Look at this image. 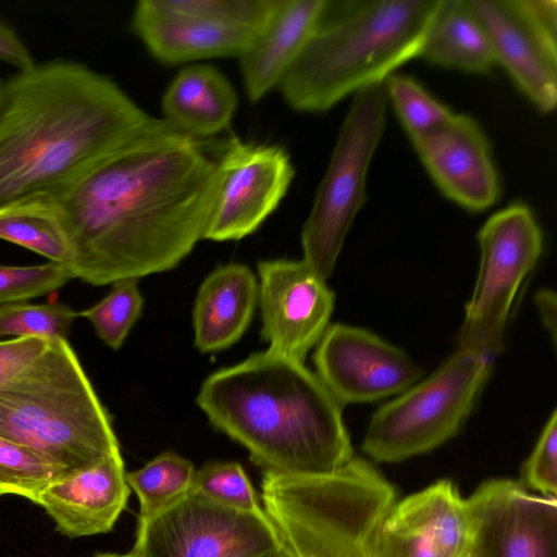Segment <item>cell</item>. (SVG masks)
I'll use <instances>...</instances> for the list:
<instances>
[{"label": "cell", "instance_id": "12", "mask_svg": "<svg viewBox=\"0 0 557 557\" xmlns=\"http://www.w3.org/2000/svg\"><path fill=\"white\" fill-rule=\"evenodd\" d=\"M315 374L344 407L396 396L423 376L401 348L361 327L330 324L315 346Z\"/></svg>", "mask_w": 557, "mask_h": 557}, {"label": "cell", "instance_id": "10", "mask_svg": "<svg viewBox=\"0 0 557 557\" xmlns=\"http://www.w3.org/2000/svg\"><path fill=\"white\" fill-rule=\"evenodd\" d=\"M283 542L263 510H238L190 488L138 522L136 557H260Z\"/></svg>", "mask_w": 557, "mask_h": 557}, {"label": "cell", "instance_id": "19", "mask_svg": "<svg viewBox=\"0 0 557 557\" xmlns=\"http://www.w3.org/2000/svg\"><path fill=\"white\" fill-rule=\"evenodd\" d=\"M132 28L151 55L166 64L221 57L239 58L257 36L246 29L161 11L148 0L136 3Z\"/></svg>", "mask_w": 557, "mask_h": 557}, {"label": "cell", "instance_id": "32", "mask_svg": "<svg viewBox=\"0 0 557 557\" xmlns=\"http://www.w3.org/2000/svg\"><path fill=\"white\" fill-rule=\"evenodd\" d=\"M70 280L72 275L69 268L54 262L36 265L0 263V305L51 294Z\"/></svg>", "mask_w": 557, "mask_h": 557}, {"label": "cell", "instance_id": "18", "mask_svg": "<svg viewBox=\"0 0 557 557\" xmlns=\"http://www.w3.org/2000/svg\"><path fill=\"white\" fill-rule=\"evenodd\" d=\"M121 451L99 463L49 483L37 496L58 531L69 537L112 530L125 509L131 487Z\"/></svg>", "mask_w": 557, "mask_h": 557}, {"label": "cell", "instance_id": "1", "mask_svg": "<svg viewBox=\"0 0 557 557\" xmlns=\"http://www.w3.org/2000/svg\"><path fill=\"white\" fill-rule=\"evenodd\" d=\"M220 150L151 116L59 200L72 278L101 286L176 267L205 237Z\"/></svg>", "mask_w": 557, "mask_h": 557}, {"label": "cell", "instance_id": "22", "mask_svg": "<svg viewBox=\"0 0 557 557\" xmlns=\"http://www.w3.org/2000/svg\"><path fill=\"white\" fill-rule=\"evenodd\" d=\"M237 103L235 89L216 67L195 64L178 72L166 88L163 120L191 137L210 139L228 126Z\"/></svg>", "mask_w": 557, "mask_h": 557}, {"label": "cell", "instance_id": "29", "mask_svg": "<svg viewBox=\"0 0 557 557\" xmlns=\"http://www.w3.org/2000/svg\"><path fill=\"white\" fill-rule=\"evenodd\" d=\"M144 298L137 278L112 283L110 293L95 306L78 312L94 326L98 337L119 349L141 314Z\"/></svg>", "mask_w": 557, "mask_h": 557}, {"label": "cell", "instance_id": "8", "mask_svg": "<svg viewBox=\"0 0 557 557\" xmlns=\"http://www.w3.org/2000/svg\"><path fill=\"white\" fill-rule=\"evenodd\" d=\"M384 83L354 94L301 230L302 261L324 280L333 273L345 238L367 201L368 171L386 121Z\"/></svg>", "mask_w": 557, "mask_h": 557}, {"label": "cell", "instance_id": "3", "mask_svg": "<svg viewBox=\"0 0 557 557\" xmlns=\"http://www.w3.org/2000/svg\"><path fill=\"white\" fill-rule=\"evenodd\" d=\"M196 401L263 472L327 475L355 457L343 406L304 362L273 350L210 374Z\"/></svg>", "mask_w": 557, "mask_h": 557}, {"label": "cell", "instance_id": "26", "mask_svg": "<svg viewBox=\"0 0 557 557\" xmlns=\"http://www.w3.org/2000/svg\"><path fill=\"white\" fill-rule=\"evenodd\" d=\"M283 0H148L156 9L261 33Z\"/></svg>", "mask_w": 557, "mask_h": 557}, {"label": "cell", "instance_id": "36", "mask_svg": "<svg viewBox=\"0 0 557 557\" xmlns=\"http://www.w3.org/2000/svg\"><path fill=\"white\" fill-rule=\"evenodd\" d=\"M535 305L540 312L543 326L552 338L553 345L556 344V294L549 288L540 289L535 297Z\"/></svg>", "mask_w": 557, "mask_h": 557}, {"label": "cell", "instance_id": "16", "mask_svg": "<svg viewBox=\"0 0 557 557\" xmlns=\"http://www.w3.org/2000/svg\"><path fill=\"white\" fill-rule=\"evenodd\" d=\"M482 24L496 63L544 113L557 103V36L545 30L523 0H468Z\"/></svg>", "mask_w": 557, "mask_h": 557}, {"label": "cell", "instance_id": "6", "mask_svg": "<svg viewBox=\"0 0 557 557\" xmlns=\"http://www.w3.org/2000/svg\"><path fill=\"white\" fill-rule=\"evenodd\" d=\"M263 509L296 557H379V525L396 500L394 486L354 457L335 473L263 472Z\"/></svg>", "mask_w": 557, "mask_h": 557}, {"label": "cell", "instance_id": "34", "mask_svg": "<svg viewBox=\"0 0 557 557\" xmlns=\"http://www.w3.org/2000/svg\"><path fill=\"white\" fill-rule=\"evenodd\" d=\"M42 338H12L0 342V389L22 372L48 346Z\"/></svg>", "mask_w": 557, "mask_h": 557}, {"label": "cell", "instance_id": "28", "mask_svg": "<svg viewBox=\"0 0 557 557\" xmlns=\"http://www.w3.org/2000/svg\"><path fill=\"white\" fill-rule=\"evenodd\" d=\"M384 84L387 99L411 141L437 129L454 116L447 107L409 76L392 74Z\"/></svg>", "mask_w": 557, "mask_h": 557}, {"label": "cell", "instance_id": "5", "mask_svg": "<svg viewBox=\"0 0 557 557\" xmlns=\"http://www.w3.org/2000/svg\"><path fill=\"white\" fill-rule=\"evenodd\" d=\"M0 435L72 473L120 453L112 420L67 339L0 389Z\"/></svg>", "mask_w": 557, "mask_h": 557}, {"label": "cell", "instance_id": "31", "mask_svg": "<svg viewBox=\"0 0 557 557\" xmlns=\"http://www.w3.org/2000/svg\"><path fill=\"white\" fill-rule=\"evenodd\" d=\"M191 488L238 510H263L245 470L235 461L205 463L196 470Z\"/></svg>", "mask_w": 557, "mask_h": 557}, {"label": "cell", "instance_id": "39", "mask_svg": "<svg viewBox=\"0 0 557 557\" xmlns=\"http://www.w3.org/2000/svg\"><path fill=\"white\" fill-rule=\"evenodd\" d=\"M5 82L3 78H0V112L4 104V96H5Z\"/></svg>", "mask_w": 557, "mask_h": 557}, {"label": "cell", "instance_id": "40", "mask_svg": "<svg viewBox=\"0 0 557 557\" xmlns=\"http://www.w3.org/2000/svg\"><path fill=\"white\" fill-rule=\"evenodd\" d=\"M468 557H472L471 553L469 554V556H468Z\"/></svg>", "mask_w": 557, "mask_h": 557}, {"label": "cell", "instance_id": "38", "mask_svg": "<svg viewBox=\"0 0 557 557\" xmlns=\"http://www.w3.org/2000/svg\"><path fill=\"white\" fill-rule=\"evenodd\" d=\"M94 557H136V555L131 550L127 554H114V553H104V554H98Z\"/></svg>", "mask_w": 557, "mask_h": 557}, {"label": "cell", "instance_id": "9", "mask_svg": "<svg viewBox=\"0 0 557 557\" xmlns=\"http://www.w3.org/2000/svg\"><path fill=\"white\" fill-rule=\"evenodd\" d=\"M481 260L465 308L458 346L494 358L503 350L515 302L543 251L530 208L515 202L492 214L478 233Z\"/></svg>", "mask_w": 557, "mask_h": 557}, {"label": "cell", "instance_id": "7", "mask_svg": "<svg viewBox=\"0 0 557 557\" xmlns=\"http://www.w3.org/2000/svg\"><path fill=\"white\" fill-rule=\"evenodd\" d=\"M493 361L458 346L433 373L374 411L362 450L379 462H399L455 437L479 401Z\"/></svg>", "mask_w": 557, "mask_h": 557}, {"label": "cell", "instance_id": "33", "mask_svg": "<svg viewBox=\"0 0 557 557\" xmlns=\"http://www.w3.org/2000/svg\"><path fill=\"white\" fill-rule=\"evenodd\" d=\"M524 487L546 497L557 495V412L545 423L533 451L523 465Z\"/></svg>", "mask_w": 557, "mask_h": 557}, {"label": "cell", "instance_id": "35", "mask_svg": "<svg viewBox=\"0 0 557 557\" xmlns=\"http://www.w3.org/2000/svg\"><path fill=\"white\" fill-rule=\"evenodd\" d=\"M0 62L23 72L35 66L36 62L18 34L0 21Z\"/></svg>", "mask_w": 557, "mask_h": 557}, {"label": "cell", "instance_id": "20", "mask_svg": "<svg viewBox=\"0 0 557 557\" xmlns=\"http://www.w3.org/2000/svg\"><path fill=\"white\" fill-rule=\"evenodd\" d=\"M325 4L326 0H283L239 57L245 90L252 102L278 86L312 36Z\"/></svg>", "mask_w": 557, "mask_h": 557}, {"label": "cell", "instance_id": "37", "mask_svg": "<svg viewBox=\"0 0 557 557\" xmlns=\"http://www.w3.org/2000/svg\"><path fill=\"white\" fill-rule=\"evenodd\" d=\"M260 557H296L288 545L283 541L278 546Z\"/></svg>", "mask_w": 557, "mask_h": 557}, {"label": "cell", "instance_id": "17", "mask_svg": "<svg viewBox=\"0 0 557 557\" xmlns=\"http://www.w3.org/2000/svg\"><path fill=\"white\" fill-rule=\"evenodd\" d=\"M412 144L445 197L470 211H483L497 201L500 183L491 147L472 116L454 114Z\"/></svg>", "mask_w": 557, "mask_h": 557}, {"label": "cell", "instance_id": "30", "mask_svg": "<svg viewBox=\"0 0 557 557\" xmlns=\"http://www.w3.org/2000/svg\"><path fill=\"white\" fill-rule=\"evenodd\" d=\"M78 312L61 302L0 305V337L67 339Z\"/></svg>", "mask_w": 557, "mask_h": 557}, {"label": "cell", "instance_id": "2", "mask_svg": "<svg viewBox=\"0 0 557 557\" xmlns=\"http://www.w3.org/2000/svg\"><path fill=\"white\" fill-rule=\"evenodd\" d=\"M110 77L66 59L5 79L0 210L61 200L150 119Z\"/></svg>", "mask_w": 557, "mask_h": 557}, {"label": "cell", "instance_id": "21", "mask_svg": "<svg viewBox=\"0 0 557 557\" xmlns=\"http://www.w3.org/2000/svg\"><path fill=\"white\" fill-rule=\"evenodd\" d=\"M258 298L259 285L248 267L228 263L216 268L196 296L195 346L207 354L236 343L250 324Z\"/></svg>", "mask_w": 557, "mask_h": 557}, {"label": "cell", "instance_id": "23", "mask_svg": "<svg viewBox=\"0 0 557 557\" xmlns=\"http://www.w3.org/2000/svg\"><path fill=\"white\" fill-rule=\"evenodd\" d=\"M419 57L434 65L476 74L487 73L497 64L468 0H438Z\"/></svg>", "mask_w": 557, "mask_h": 557}, {"label": "cell", "instance_id": "13", "mask_svg": "<svg viewBox=\"0 0 557 557\" xmlns=\"http://www.w3.org/2000/svg\"><path fill=\"white\" fill-rule=\"evenodd\" d=\"M472 557H557V500L493 479L466 498Z\"/></svg>", "mask_w": 557, "mask_h": 557}, {"label": "cell", "instance_id": "27", "mask_svg": "<svg viewBox=\"0 0 557 557\" xmlns=\"http://www.w3.org/2000/svg\"><path fill=\"white\" fill-rule=\"evenodd\" d=\"M66 474L28 447L0 435V496L14 494L35 503L49 483Z\"/></svg>", "mask_w": 557, "mask_h": 557}, {"label": "cell", "instance_id": "15", "mask_svg": "<svg viewBox=\"0 0 557 557\" xmlns=\"http://www.w3.org/2000/svg\"><path fill=\"white\" fill-rule=\"evenodd\" d=\"M471 524L466 498L450 480L395 500L376 534L379 557H468Z\"/></svg>", "mask_w": 557, "mask_h": 557}, {"label": "cell", "instance_id": "11", "mask_svg": "<svg viewBox=\"0 0 557 557\" xmlns=\"http://www.w3.org/2000/svg\"><path fill=\"white\" fill-rule=\"evenodd\" d=\"M219 164L220 187L203 239L238 240L275 211L295 169L283 147L245 143L235 136L221 144Z\"/></svg>", "mask_w": 557, "mask_h": 557}, {"label": "cell", "instance_id": "4", "mask_svg": "<svg viewBox=\"0 0 557 557\" xmlns=\"http://www.w3.org/2000/svg\"><path fill=\"white\" fill-rule=\"evenodd\" d=\"M438 0H326L306 47L278 84L286 103L325 112L363 87L384 83L419 57Z\"/></svg>", "mask_w": 557, "mask_h": 557}, {"label": "cell", "instance_id": "25", "mask_svg": "<svg viewBox=\"0 0 557 557\" xmlns=\"http://www.w3.org/2000/svg\"><path fill=\"white\" fill-rule=\"evenodd\" d=\"M196 469L186 458L165 450L143 468L126 472L128 486L139 500L138 522L146 521L184 496L191 487Z\"/></svg>", "mask_w": 557, "mask_h": 557}, {"label": "cell", "instance_id": "14", "mask_svg": "<svg viewBox=\"0 0 557 557\" xmlns=\"http://www.w3.org/2000/svg\"><path fill=\"white\" fill-rule=\"evenodd\" d=\"M258 271L261 337L270 350L304 362L330 325L335 295L302 260L261 261Z\"/></svg>", "mask_w": 557, "mask_h": 557}, {"label": "cell", "instance_id": "24", "mask_svg": "<svg viewBox=\"0 0 557 557\" xmlns=\"http://www.w3.org/2000/svg\"><path fill=\"white\" fill-rule=\"evenodd\" d=\"M0 239L70 267L73 247L58 200L29 199L0 210Z\"/></svg>", "mask_w": 557, "mask_h": 557}]
</instances>
